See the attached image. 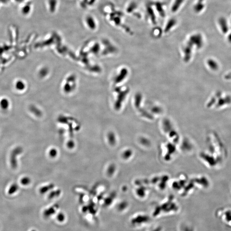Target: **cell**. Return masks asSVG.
<instances>
[{
    "mask_svg": "<svg viewBox=\"0 0 231 231\" xmlns=\"http://www.w3.org/2000/svg\"><path fill=\"white\" fill-rule=\"evenodd\" d=\"M150 220L149 217L146 215H138L131 219V224L133 226H140L148 223Z\"/></svg>",
    "mask_w": 231,
    "mask_h": 231,
    "instance_id": "7a4b0ae2",
    "label": "cell"
},
{
    "mask_svg": "<svg viewBox=\"0 0 231 231\" xmlns=\"http://www.w3.org/2000/svg\"><path fill=\"white\" fill-rule=\"evenodd\" d=\"M31 231H36L34 230H32Z\"/></svg>",
    "mask_w": 231,
    "mask_h": 231,
    "instance_id": "ac0fdd59",
    "label": "cell"
},
{
    "mask_svg": "<svg viewBox=\"0 0 231 231\" xmlns=\"http://www.w3.org/2000/svg\"><path fill=\"white\" fill-rule=\"evenodd\" d=\"M30 182H31V180L30 178L28 177H23L21 180V183L23 186H28L30 184Z\"/></svg>",
    "mask_w": 231,
    "mask_h": 231,
    "instance_id": "7c38bea8",
    "label": "cell"
},
{
    "mask_svg": "<svg viewBox=\"0 0 231 231\" xmlns=\"http://www.w3.org/2000/svg\"><path fill=\"white\" fill-rule=\"evenodd\" d=\"M19 189V186L17 184H13L11 185L8 190V193L9 195L14 194L17 192Z\"/></svg>",
    "mask_w": 231,
    "mask_h": 231,
    "instance_id": "8fae6325",
    "label": "cell"
},
{
    "mask_svg": "<svg viewBox=\"0 0 231 231\" xmlns=\"http://www.w3.org/2000/svg\"><path fill=\"white\" fill-rule=\"evenodd\" d=\"M73 146L74 147V143L72 141H70L69 143L68 144V147L70 148H73Z\"/></svg>",
    "mask_w": 231,
    "mask_h": 231,
    "instance_id": "2e32d148",
    "label": "cell"
},
{
    "mask_svg": "<svg viewBox=\"0 0 231 231\" xmlns=\"http://www.w3.org/2000/svg\"><path fill=\"white\" fill-rule=\"evenodd\" d=\"M219 24L223 32L224 33H226L228 30V27L226 20L224 18H221L219 20Z\"/></svg>",
    "mask_w": 231,
    "mask_h": 231,
    "instance_id": "ba28073f",
    "label": "cell"
},
{
    "mask_svg": "<svg viewBox=\"0 0 231 231\" xmlns=\"http://www.w3.org/2000/svg\"><path fill=\"white\" fill-rule=\"evenodd\" d=\"M56 0H50L49 1V6L50 7V10L53 12L55 10L56 6Z\"/></svg>",
    "mask_w": 231,
    "mask_h": 231,
    "instance_id": "4fadbf2b",
    "label": "cell"
},
{
    "mask_svg": "<svg viewBox=\"0 0 231 231\" xmlns=\"http://www.w3.org/2000/svg\"><path fill=\"white\" fill-rule=\"evenodd\" d=\"M177 20L174 18L170 19L165 25V30H164L165 33H168L172 29L175 27V26L177 25Z\"/></svg>",
    "mask_w": 231,
    "mask_h": 231,
    "instance_id": "277c9868",
    "label": "cell"
},
{
    "mask_svg": "<svg viewBox=\"0 0 231 231\" xmlns=\"http://www.w3.org/2000/svg\"><path fill=\"white\" fill-rule=\"evenodd\" d=\"M184 1L185 0H173L171 6V12L173 13L177 12L182 6Z\"/></svg>",
    "mask_w": 231,
    "mask_h": 231,
    "instance_id": "3957f363",
    "label": "cell"
},
{
    "mask_svg": "<svg viewBox=\"0 0 231 231\" xmlns=\"http://www.w3.org/2000/svg\"><path fill=\"white\" fill-rule=\"evenodd\" d=\"M162 230V228L161 227H158L155 229H154L152 231H161Z\"/></svg>",
    "mask_w": 231,
    "mask_h": 231,
    "instance_id": "e0dca14e",
    "label": "cell"
},
{
    "mask_svg": "<svg viewBox=\"0 0 231 231\" xmlns=\"http://www.w3.org/2000/svg\"><path fill=\"white\" fill-rule=\"evenodd\" d=\"M154 7L155 8V12H157L159 13V15L162 17H165V11L164 8V4L160 2H157L154 4L153 5Z\"/></svg>",
    "mask_w": 231,
    "mask_h": 231,
    "instance_id": "5b68a950",
    "label": "cell"
},
{
    "mask_svg": "<svg viewBox=\"0 0 231 231\" xmlns=\"http://www.w3.org/2000/svg\"><path fill=\"white\" fill-rule=\"evenodd\" d=\"M203 8V5H202L201 3L199 2L195 6V9L196 12H199V11L202 10V9Z\"/></svg>",
    "mask_w": 231,
    "mask_h": 231,
    "instance_id": "9a60e30c",
    "label": "cell"
},
{
    "mask_svg": "<svg viewBox=\"0 0 231 231\" xmlns=\"http://www.w3.org/2000/svg\"><path fill=\"white\" fill-rule=\"evenodd\" d=\"M86 21L87 25H88L90 28H91V29H95L96 27L95 20L92 17H87Z\"/></svg>",
    "mask_w": 231,
    "mask_h": 231,
    "instance_id": "52a82bcc",
    "label": "cell"
},
{
    "mask_svg": "<svg viewBox=\"0 0 231 231\" xmlns=\"http://www.w3.org/2000/svg\"><path fill=\"white\" fill-rule=\"evenodd\" d=\"M57 209L55 206L49 208L48 209L45 210L44 212L43 215L45 218H49L51 217L52 216V215H54L56 213Z\"/></svg>",
    "mask_w": 231,
    "mask_h": 231,
    "instance_id": "8992f818",
    "label": "cell"
},
{
    "mask_svg": "<svg viewBox=\"0 0 231 231\" xmlns=\"http://www.w3.org/2000/svg\"><path fill=\"white\" fill-rule=\"evenodd\" d=\"M9 105V101L8 99L4 98L1 99L0 101V107L3 110H6L8 108Z\"/></svg>",
    "mask_w": 231,
    "mask_h": 231,
    "instance_id": "9c48e42d",
    "label": "cell"
},
{
    "mask_svg": "<svg viewBox=\"0 0 231 231\" xmlns=\"http://www.w3.org/2000/svg\"><path fill=\"white\" fill-rule=\"evenodd\" d=\"M49 155L51 157H56L58 155V150L55 148L51 149L49 152Z\"/></svg>",
    "mask_w": 231,
    "mask_h": 231,
    "instance_id": "5bb4252c",
    "label": "cell"
},
{
    "mask_svg": "<svg viewBox=\"0 0 231 231\" xmlns=\"http://www.w3.org/2000/svg\"><path fill=\"white\" fill-rule=\"evenodd\" d=\"M56 220L59 223H63L65 221L66 217L64 213L60 212L56 215Z\"/></svg>",
    "mask_w": 231,
    "mask_h": 231,
    "instance_id": "30bf717a",
    "label": "cell"
},
{
    "mask_svg": "<svg viewBox=\"0 0 231 231\" xmlns=\"http://www.w3.org/2000/svg\"><path fill=\"white\" fill-rule=\"evenodd\" d=\"M23 152V149L21 147H17L12 151L10 154V163L12 168L16 169L18 166L17 156L21 154Z\"/></svg>",
    "mask_w": 231,
    "mask_h": 231,
    "instance_id": "6da1fadb",
    "label": "cell"
}]
</instances>
